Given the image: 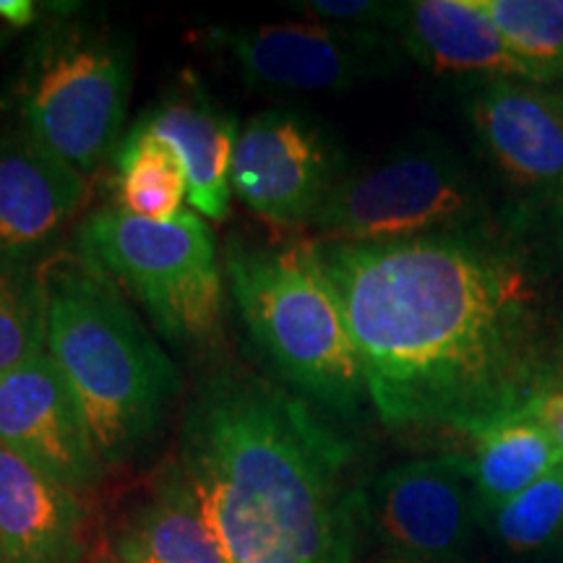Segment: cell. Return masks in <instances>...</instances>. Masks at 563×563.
I'll use <instances>...</instances> for the list:
<instances>
[{
    "label": "cell",
    "instance_id": "obj_1",
    "mask_svg": "<svg viewBox=\"0 0 563 563\" xmlns=\"http://www.w3.org/2000/svg\"><path fill=\"white\" fill-rule=\"evenodd\" d=\"M319 249L389 431L470 439L563 386V209L511 201L462 230Z\"/></svg>",
    "mask_w": 563,
    "mask_h": 563
},
{
    "label": "cell",
    "instance_id": "obj_2",
    "mask_svg": "<svg viewBox=\"0 0 563 563\" xmlns=\"http://www.w3.org/2000/svg\"><path fill=\"white\" fill-rule=\"evenodd\" d=\"M350 456L306 399L230 371L188 407L178 467L228 563H352L365 496L342 485Z\"/></svg>",
    "mask_w": 563,
    "mask_h": 563
},
{
    "label": "cell",
    "instance_id": "obj_3",
    "mask_svg": "<svg viewBox=\"0 0 563 563\" xmlns=\"http://www.w3.org/2000/svg\"><path fill=\"white\" fill-rule=\"evenodd\" d=\"M45 350L74 391L104 470L152 443L180 391V373L154 342L118 285L87 258L42 266Z\"/></svg>",
    "mask_w": 563,
    "mask_h": 563
},
{
    "label": "cell",
    "instance_id": "obj_4",
    "mask_svg": "<svg viewBox=\"0 0 563 563\" xmlns=\"http://www.w3.org/2000/svg\"><path fill=\"white\" fill-rule=\"evenodd\" d=\"M224 269L245 329L279 376L342 418L361 412L363 363L319 243L232 245Z\"/></svg>",
    "mask_w": 563,
    "mask_h": 563
},
{
    "label": "cell",
    "instance_id": "obj_5",
    "mask_svg": "<svg viewBox=\"0 0 563 563\" xmlns=\"http://www.w3.org/2000/svg\"><path fill=\"white\" fill-rule=\"evenodd\" d=\"M79 249L178 347L220 340L222 269L211 228L196 211L150 222L118 207L100 209L81 224Z\"/></svg>",
    "mask_w": 563,
    "mask_h": 563
},
{
    "label": "cell",
    "instance_id": "obj_6",
    "mask_svg": "<svg viewBox=\"0 0 563 563\" xmlns=\"http://www.w3.org/2000/svg\"><path fill=\"white\" fill-rule=\"evenodd\" d=\"M133 79V47L87 21L47 30L19 89L24 133L84 175L121 144Z\"/></svg>",
    "mask_w": 563,
    "mask_h": 563
},
{
    "label": "cell",
    "instance_id": "obj_7",
    "mask_svg": "<svg viewBox=\"0 0 563 563\" xmlns=\"http://www.w3.org/2000/svg\"><path fill=\"white\" fill-rule=\"evenodd\" d=\"M490 203L446 141L407 139L363 170L342 175L311 228L321 243L384 245L462 230Z\"/></svg>",
    "mask_w": 563,
    "mask_h": 563
},
{
    "label": "cell",
    "instance_id": "obj_8",
    "mask_svg": "<svg viewBox=\"0 0 563 563\" xmlns=\"http://www.w3.org/2000/svg\"><path fill=\"white\" fill-rule=\"evenodd\" d=\"M241 79L272 91H347L402 66L394 34L336 24H262L209 30Z\"/></svg>",
    "mask_w": 563,
    "mask_h": 563
},
{
    "label": "cell",
    "instance_id": "obj_9",
    "mask_svg": "<svg viewBox=\"0 0 563 563\" xmlns=\"http://www.w3.org/2000/svg\"><path fill=\"white\" fill-rule=\"evenodd\" d=\"M340 178L334 144L298 110L256 112L238 133L230 186L274 228H311Z\"/></svg>",
    "mask_w": 563,
    "mask_h": 563
},
{
    "label": "cell",
    "instance_id": "obj_10",
    "mask_svg": "<svg viewBox=\"0 0 563 563\" xmlns=\"http://www.w3.org/2000/svg\"><path fill=\"white\" fill-rule=\"evenodd\" d=\"M363 517L391 559L464 561L481 504L464 456L449 454L384 473L365 496Z\"/></svg>",
    "mask_w": 563,
    "mask_h": 563
},
{
    "label": "cell",
    "instance_id": "obj_11",
    "mask_svg": "<svg viewBox=\"0 0 563 563\" xmlns=\"http://www.w3.org/2000/svg\"><path fill=\"white\" fill-rule=\"evenodd\" d=\"M467 121L514 201L563 209V91L519 79L470 89Z\"/></svg>",
    "mask_w": 563,
    "mask_h": 563
},
{
    "label": "cell",
    "instance_id": "obj_12",
    "mask_svg": "<svg viewBox=\"0 0 563 563\" xmlns=\"http://www.w3.org/2000/svg\"><path fill=\"white\" fill-rule=\"evenodd\" d=\"M0 443L79 496L95 490L108 473L47 350L0 378Z\"/></svg>",
    "mask_w": 563,
    "mask_h": 563
},
{
    "label": "cell",
    "instance_id": "obj_13",
    "mask_svg": "<svg viewBox=\"0 0 563 563\" xmlns=\"http://www.w3.org/2000/svg\"><path fill=\"white\" fill-rule=\"evenodd\" d=\"M89 180L21 133L0 136V256L32 262L76 220Z\"/></svg>",
    "mask_w": 563,
    "mask_h": 563
},
{
    "label": "cell",
    "instance_id": "obj_14",
    "mask_svg": "<svg viewBox=\"0 0 563 563\" xmlns=\"http://www.w3.org/2000/svg\"><path fill=\"white\" fill-rule=\"evenodd\" d=\"M178 157L188 180V201L203 220L222 222L230 214V167L238 123L191 76L150 104L136 121Z\"/></svg>",
    "mask_w": 563,
    "mask_h": 563
},
{
    "label": "cell",
    "instance_id": "obj_15",
    "mask_svg": "<svg viewBox=\"0 0 563 563\" xmlns=\"http://www.w3.org/2000/svg\"><path fill=\"white\" fill-rule=\"evenodd\" d=\"M89 509L0 443V551L5 563H84Z\"/></svg>",
    "mask_w": 563,
    "mask_h": 563
},
{
    "label": "cell",
    "instance_id": "obj_16",
    "mask_svg": "<svg viewBox=\"0 0 563 563\" xmlns=\"http://www.w3.org/2000/svg\"><path fill=\"white\" fill-rule=\"evenodd\" d=\"M402 51L433 74L530 81V70L477 0H415L402 3L397 32Z\"/></svg>",
    "mask_w": 563,
    "mask_h": 563
},
{
    "label": "cell",
    "instance_id": "obj_17",
    "mask_svg": "<svg viewBox=\"0 0 563 563\" xmlns=\"http://www.w3.org/2000/svg\"><path fill=\"white\" fill-rule=\"evenodd\" d=\"M115 563H228L191 485L170 464L110 534Z\"/></svg>",
    "mask_w": 563,
    "mask_h": 563
},
{
    "label": "cell",
    "instance_id": "obj_18",
    "mask_svg": "<svg viewBox=\"0 0 563 563\" xmlns=\"http://www.w3.org/2000/svg\"><path fill=\"white\" fill-rule=\"evenodd\" d=\"M470 454L462 456L481 511L509 501L561 464L538 405L483 426L470 435Z\"/></svg>",
    "mask_w": 563,
    "mask_h": 563
},
{
    "label": "cell",
    "instance_id": "obj_19",
    "mask_svg": "<svg viewBox=\"0 0 563 563\" xmlns=\"http://www.w3.org/2000/svg\"><path fill=\"white\" fill-rule=\"evenodd\" d=\"M112 157L118 170V209L150 222H170L186 211V173L170 146L150 131L133 123Z\"/></svg>",
    "mask_w": 563,
    "mask_h": 563
},
{
    "label": "cell",
    "instance_id": "obj_20",
    "mask_svg": "<svg viewBox=\"0 0 563 563\" xmlns=\"http://www.w3.org/2000/svg\"><path fill=\"white\" fill-rule=\"evenodd\" d=\"M532 84L563 91V13L555 0H477Z\"/></svg>",
    "mask_w": 563,
    "mask_h": 563
},
{
    "label": "cell",
    "instance_id": "obj_21",
    "mask_svg": "<svg viewBox=\"0 0 563 563\" xmlns=\"http://www.w3.org/2000/svg\"><path fill=\"white\" fill-rule=\"evenodd\" d=\"M481 519L514 559L548 551L563 538V462L509 501L481 511Z\"/></svg>",
    "mask_w": 563,
    "mask_h": 563
},
{
    "label": "cell",
    "instance_id": "obj_22",
    "mask_svg": "<svg viewBox=\"0 0 563 563\" xmlns=\"http://www.w3.org/2000/svg\"><path fill=\"white\" fill-rule=\"evenodd\" d=\"M47 298L42 266L0 256V378L45 350Z\"/></svg>",
    "mask_w": 563,
    "mask_h": 563
},
{
    "label": "cell",
    "instance_id": "obj_23",
    "mask_svg": "<svg viewBox=\"0 0 563 563\" xmlns=\"http://www.w3.org/2000/svg\"><path fill=\"white\" fill-rule=\"evenodd\" d=\"M295 9L321 19L323 24L386 34L397 32L402 16V3H376V0H311V3H295Z\"/></svg>",
    "mask_w": 563,
    "mask_h": 563
},
{
    "label": "cell",
    "instance_id": "obj_24",
    "mask_svg": "<svg viewBox=\"0 0 563 563\" xmlns=\"http://www.w3.org/2000/svg\"><path fill=\"white\" fill-rule=\"evenodd\" d=\"M538 412H540V420H543L548 435H551L555 452H559L561 462H563V386L561 389H555L553 394H548L545 399H540Z\"/></svg>",
    "mask_w": 563,
    "mask_h": 563
},
{
    "label": "cell",
    "instance_id": "obj_25",
    "mask_svg": "<svg viewBox=\"0 0 563 563\" xmlns=\"http://www.w3.org/2000/svg\"><path fill=\"white\" fill-rule=\"evenodd\" d=\"M0 19L21 30V26H30L37 19V11H34V3H30V0H0Z\"/></svg>",
    "mask_w": 563,
    "mask_h": 563
},
{
    "label": "cell",
    "instance_id": "obj_26",
    "mask_svg": "<svg viewBox=\"0 0 563 563\" xmlns=\"http://www.w3.org/2000/svg\"><path fill=\"white\" fill-rule=\"evenodd\" d=\"M384 563H464V561H410V559H389Z\"/></svg>",
    "mask_w": 563,
    "mask_h": 563
},
{
    "label": "cell",
    "instance_id": "obj_27",
    "mask_svg": "<svg viewBox=\"0 0 563 563\" xmlns=\"http://www.w3.org/2000/svg\"><path fill=\"white\" fill-rule=\"evenodd\" d=\"M0 563H5V559H3V551H0Z\"/></svg>",
    "mask_w": 563,
    "mask_h": 563
},
{
    "label": "cell",
    "instance_id": "obj_28",
    "mask_svg": "<svg viewBox=\"0 0 563 563\" xmlns=\"http://www.w3.org/2000/svg\"><path fill=\"white\" fill-rule=\"evenodd\" d=\"M100 563H115V561H110V559H104V561H100Z\"/></svg>",
    "mask_w": 563,
    "mask_h": 563
}]
</instances>
